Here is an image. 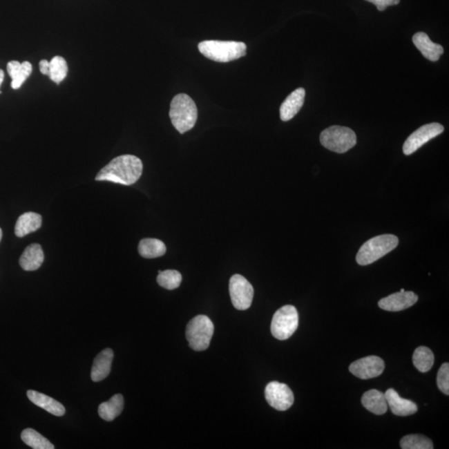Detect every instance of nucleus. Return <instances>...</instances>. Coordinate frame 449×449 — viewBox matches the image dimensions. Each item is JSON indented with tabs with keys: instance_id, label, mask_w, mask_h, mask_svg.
Segmentation results:
<instances>
[{
	"instance_id": "nucleus-1",
	"label": "nucleus",
	"mask_w": 449,
	"mask_h": 449,
	"mask_svg": "<svg viewBox=\"0 0 449 449\" xmlns=\"http://www.w3.org/2000/svg\"><path fill=\"white\" fill-rule=\"evenodd\" d=\"M144 165L140 158L133 155L117 157L101 169L97 181H108L117 184L131 186L141 178Z\"/></svg>"
},
{
	"instance_id": "nucleus-2",
	"label": "nucleus",
	"mask_w": 449,
	"mask_h": 449,
	"mask_svg": "<svg viewBox=\"0 0 449 449\" xmlns=\"http://www.w3.org/2000/svg\"><path fill=\"white\" fill-rule=\"evenodd\" d=\"M198 50L206 58L218 63L231 62L247 55L246 44L236 41H202Z\"/></svg>"
},
{
	"instance_id": "nucleus-3",
	"label": "nucleus",
	"mask_w": 449,
	"mask_h": 449,
	"mask_svg": "<svg viewBox=\"0 0 449 449\" xmlns=\"http://www.w3.org/2000/svg\"><path fill=\"white\" fill-rule=\"evenodd\" d=\"M169 116L174 128L180 133H185L193 129L197 122V105L191 97L180 93L171 101Z\"/></svg>"
},
{
	"instance_id": "nucleus-4",
	"label": "nucleus",
	"mask_w": 449,
	"mask_h": 449,
	"mask_svg": "<svg viewBox=\"0 0 449 449\" xmlns=\"http://www.w3.org/2000/svg\"><path fill=\"white\" fill-rule=\"evenodd\" d=\"M398 244L399 239L396 236L387 234L375 236L359 249L356 256L357 263L361 265L372 264L394 250Z\"/></svg>"
},
{
	"instance_id": "nucleus-5",
	"label": "nucleus",
	"mask_w": 449,
	"mask_h": 449,
	"mask_svg": "<svg viewBox=\"0 0 449 449\" xmlns=\"http://www.w3.org/2000/svg\"><path fill=\"white\" fill-rule=\"evenodd\" d=\"M214 325L209 317L200 314L187 326L186 336L189 346L195 351H204L210 346Z\"/></svg>"
},
{
	"instance_id": "nucleus-6",
	"label": "nucleus",
	"mask_w": 449,
	"mask_h": 449,
	"mask_svg": "<svg viewBox=\"0 0 449 449\" xmlns=\"http://www.w3.org/2000/svg\"><path fill=\"white\" fill-rule=\"evenodd\" d=\"M321 144L332 152L345 153L357 142L356 134L346 126H332L321 134Z\"/></svg>"
},
{
	"instance_id": "nucleus-7",
	"label": "nucleus",
	"mask_w": 449,
	"mask_h": 449,
	"mask_svg": "<svg viewBox=\"0 0 449 449\" xmlns=\"http://www.w3.org/2000/svg\"><path fill=\"white\" fill-rule=\"evenodd\" d=\"M299 325V314L295 306L285 305L272 318L271 330L277 340H288L296 332Z\"/></svg>"
},
{
	"instance_id": "nucleus-8",
	"label": "nucleus",
	"mask_w": 449,
	"mask_h": 449,
	"mask_svg": "<svg viewBox=\"0 0 449 449\" xmlns=\"http://www.w3.org/2000/svg\"><path fill=\"white\" fill-rule=\"evenodd\" d=\"M229 291L232 304L238 310H246L251 307L254 289L249 281L240 275L231 276Z\"/></svg>"
},
{
	"instance_id": "nucleus-9",
	"label": "nucleus",
	"mask_w": 449,
	"mask_h": 449,
	"mask_svg": "<svg viewBox=\"0 0 449 449\" xmlns=\"http://www.w3.org/2000/svg\"><path fill=\"white\" fill-rule=\"evenodd\" d=\"M443 126L438 124V122H432V124L422 126L421 128L412 133L404 142L403 146V153L406 156H410V155L413 154L416 151L421 148L423 145L432 140V138L439 136L443 132Z\"/></svg>"
},
{
	"instance_id": "nucleus-10",
	"label": "nucleus",
	"mask_w": 449,
	"mask_h": 449,
	"mask_svg": "<svg viewBox=\"0 0 449 449\" xmlns=\"http://www.w3.org/2000/svg\"><path fill=\"white\" fill-rule=\"evenodd\" d=\"M265 396L269 405L278 411H287L295 401L293 392L289 386L277 381L268 383L265 387Z\"/></svg>"
},
{
	"instance_id": "nucleus-11",
	"label": "nucleus",
	"mask_w": 449,
	"mask_h": 449,
	"mask_svg": "<svg viewBox=\"0 0 449 449\" xmlns=\"http://www.w3.org/2000/svg\"><path fill=\"white\" fill-rule=\"evenodd\" d=\"M385 361L378 356H367L359 359L350 366V373L361 379L379 377L385 370Z\"/></svg>"
},
{
	"instance_id": "nucleus-12",
	"label": "nucleus",
	"mask_w": 449,
	"mask_h": 449,
	"mask_svg": "<svg viewBox=\"0 0 449 449\" xmlns=\"http://www.w3.org/2000/svg\"><path fill=\"white\" fill-rule=\"evenodd\" d=\"M419 300L415 293L403 292L392 294L379 301V308L387 312H397L413 306Z\"/></svg>"
},
{
	"instance_id": "nucleus-13",
	"label": "nucleus",
	"mask_w": 449,
	"mask_h": 449,
	"mask_svg": "<svg viewBox=\"0 0 449 449\" xmlns=\"http://www.w3.org/2000/svg\"><path fill=\"white\" fill-rule=\"evenodd\" d=\"M385 398L388 407L390 408L392 413L397 416H409L417 413V404L400 397L399 394L394 389H389L386 391Z\"/></svg>"
},
{
	"instance_id": "nucleus-14",
	"label": "nucleus",
	"mask_w": 449,
	"mask_h": 449,
	"mask_svg": "<svg viewBox=\"0 0 449 449\" xmlns=\"http://www.w3.org/2000/svg\"><path fill=\"white\" fill-rule=\"evenodd\" d=\"M413 43L415 47L421 52V54L428 60L437 62L443 54V48L438 44L432 43L426 32H419L413 37Z\"/></svg>"
},
{
	"instance_id": "nucleus-15",
	"label": "nucleus",
	"mask_w": 449,
	"mask_h": 449,
	"mask_svg": "<svg viewBox=\"0 0 449 449\" xmlns=\"http://www.w3.org/2000/svg\"><path fill=\"white\" fill-rule=\"evenodd\" d=\"M305 97V90L303 88H297L292 93L280 106L281 120L284 122L292 120L303 107Z\"/></svg>"
},
{
	"instance_id": "nucleus-16",
	"label": "nucleus",
	"mask_w": 449,
	"mask_h": 449,
	"mask_svg": "<svg viewBox=\"0 0 449 449\" xmlns=\"http://www.w3.org/2000/svg\"><path fill=\"white\" fill-rule=\"evenodd\" d=\"M113 356V351L111 349H105L97 355L91 371L93 382L104 381L108 376L111 371Z\"/></svg>"
},
{
	"instance_id": "nucleus-17",
	"label": "nucleus",
	"mask_w": 449,
	"mask_h": 449,
	"mask_svg": "<svg viewBox=\"0 0 449 449\" xmlns=\"http://www.w3.org/2000/svg\"><path fill=\"white\" fill-rule=\"evenodd\" d=\"M28 399L35 405L42 408L46 410L48 413L61 417L65 414V408L62 403L57 401V400L50 397V396L45 395L35 390H28L27 392Z\"/></svg>"
},
{
	"instance_id": "nucleus-18",
	"label": "nucleus",
	"mask_w": 449,
	"mask_h": 449,
	"mask_svg": "<svg viewBox=\"0 0 449 449\" xmlns=\"http://www.w3.org/2000/svg\"><path fill=\"white\" fill-rule=\"evenodd\" d=\"M44 253L39 244L27 247L19 259L20 267L26 271H34L44 263Z\"/></svg>"
},
{
	"instance_id": "nucleus-19",
	"label": "nucleus",
	"mask_w": 449,
	"mask_h": 449,
	"mask_svg": "<svg viewBox=\"0 0 449 449\" xmlns=\"http://www.w3.org/2000/svg\"><path fill=\"white\" fill-rule=\"evenodd\" d=\"M361 403L367 410L376 415L385 414L388 410L385 394L377 390L365 392L362 396Z\"/></svg>"
},
{
	"instance_id": "nucleus-20",
	"label": "nucleus",
	"mask_w": 449,
	"mask_h": 449,
	"mask_svg": "<svg viewBox=\"0 0 449 449\" xmlns=\"http://www.w3.org/2000/svg\"><path fill=\"white\" fill-rule=\"evenodd\" d=\"M42 226V216L35 212H26L20 216L15 224V233L18 238H23L38 231Z\"/></svg>"
},
{
	"instance_id": "nucleus-21",
	"label": "nucleus",
	"mask_w": 449,
	"mask_h": 449,
	"mask_svg": "<svg viewBox=\"0 0 449 449\" xmlns=\"http://www.w3.org/2000/svg\"><path fill=\"white\" fill-rule=\"evenodd\" d=\"M7 71L11 77V87L17 90L30 76L32 67L30 62L19 63V61H10L7 65Z\"/></svg>"
},
{
	"instance_id": "nucleus-22",
	"label": "nucleus",
	"mask_w": 449,
	"mask_h": 449,
	"mask_svg": "<svg viewBox=\"0 0 449 449\" xmlns=\"http://www.w3.org/2000/svg\"><path fill=\"white\" fill-rule=\"evenodd\" d=\"M124 399L122 395H113L107 402L101 403L99 407V414L105 421H113L120 416L124 410Z\"/></svg>"
},
{
	"instance_id": "nucleus-23",
	"label": "nucleus",
	"mask_w": 449,
	"mask_h": 449,
	"mask_svg": "<svg viewBox=\"0 0 449 449\" xmlns=\"http://www.w3.org/2000/svg\"><path fill=\"white\" fill-rule=\"evenodd\" d=\"M165 244L158 239L146 238L142 240L138 245V252L146 259L157 258L166 254Z\"/></svg>"
},
{
	"instance_id": "nucleus-24",
	"label": "nucleus",
	"mask_w": 449,
	"mask_h": 449,
	"mask_svg": "<svg viewBox=\"0 0 449 449\" xmlns=\"http://www.w3.org/2000/svg\"><path fill=\"white\" fill-rule=\"evenodd\" d=\"M413 363L416 369L421 373H427L434 364V355L432 351L426 346L416 349L413 355Z\"/></svg>"
},
{
	"instance_id": "nucleus-25",
	"label": "nucleus",
	"mask_w": 449,
	"mask_h": 449,
	"mask_svg": "<svg viewBox=\"0 0 449 449\" xmlns=\"http://www.w3.org/2000/svg\"><path fill=\"white\" fill-rule=\"evenodd\" d=\"M21 439L23 443L34 449H54V444L51 443L43 435L32 428H26L22 432Z\"/></svg>"
},
{
	"instance_id": "nucleus-26",
	"label": "nucleus",
	"mask_w": 449,
	"mask_h": 449,
	"mask_svg": "<svg viewBox=\"0 0 449 449\" xmlns=\"http://www.w3.org/2000/svg\"><path fill=\"white\" fill-rule=\"evenodd\" d=\"M403 449H432L434 443L430 439L420 434H410L403 437L400 441Z\"/></svg>"
},
{
	"instance_id": "nucleus-27",
	"label": "nucleus",
	"mask_w": 449,
	"mask_h": 449,
	"mask_svg": "<svg viewBox=\"0 0 449 449\" xmlns=\"http://www.w3.org/2000/svg\"><path fill=\"white\" fill-rule=\"evenodd\" d=\"M50 79L55 84H60L67 77L68 68L63 57L56 56L50 62Z\"/></svg>"
},
{
	"instance_id": "nucleus-28",
	"label": "nucleus",
	"mask_w": 449,
	"mask_h": 449,
	"mask_svg": "<svg viewBox=\"0 0 449 449\" xmlns=\"http://www.w3.org/2000/svg\"><path fill=\"white\" fill-rule=\"evenodd\" d=\"M182 280L181 273L175 269H166V271H159L157 281L160 287L166 289H175L180 287Z\"/></svg>"
},
{
	"instance_id": "nucleus-29",
	"label": "nucleus",
	"mask_w": 449,
	"mask_h": 449,
	"mask_svg": "<svg viewBox=\"0 0 449 449\" xmlns=\"http://www.w3.org/2000/svg\"><path fill=\"white\" fill-rule=\"evenodd\" d=\"M437 385L444 394L449 395V364L444 363L437 375Z\"/></svg>"
},
{
	"instance_id": "nucleus-30",
	"label": "nucleus",
	"mask_w": 449,
	"mask_h": 449,
	"mask_svg": "<svg viewBox=\"0 0 449 449\" xmlns=\"http://www.w3.org/2000/svg\"><path fill=\"white\" fill-rule=\"evenodd\" d=\"M377 7L379 11H383L389 6L399 5L400 0H365Z\"/></svg>"
},
{
	"instance_id": "nucleus-31",
	"label": "nucleus",
	"mask_w": 449,
	"mask_h": 449,
	"mask_svg": "<svg viewBox=\"0 0 449 449\" xmlns=\"http://www.w3.org/2000/svg\"><path fill=\"white\" fill-rule=\"evenodd\" d=\"M50 62L48 60L44 59L40 61L39 69L41 73H43L44 75L48 76L50 75Z\"/></svg>"
},
{
	"instance_id": "nucleus-32",
	"label": "nucleus",
	"mask_w": 449,
	"mask_h": 449,
	"mask_svg": "<svg viewBox=\"0 0 449 449\" xmlns=\"http://www.w3.org/2000/svg\"><path fill=\"white\" fill-rule=\"evenodd\" d=\"M3 79H5V73H3L2 69H0V87H1Z\"/></svg>"
},
{
	"instance_id": "nucleus-33",
	"label": "nucleus",
	"mask_w": 449,
	"mask_h": 449,
	"mask_svg": "<svg viewBox=\"0 0 449 449\" xmlns=\"http://www.w3.org/2000/svg\"><path fill=\"white\" fill-rule=\"evenodd\" d=\"M2 236H3V231L1 230V228H0V242H1Z\"/></svg>"
},
{
	"instance_id": "nucleus-34",
	"label": "nucleus",
	"mask_w": 449,
	"mask_h": 449,
	"mask_svg": "<svg viewBox=\"0 0 449 449\" xmlns=\"http://www.w3.org/2000/svg\"><path fill=\"white\" fill-rule=\"evenodd\" d=\"M405 292V291H404V289H400V292Z\"/></svg>"
}]
</instances>
